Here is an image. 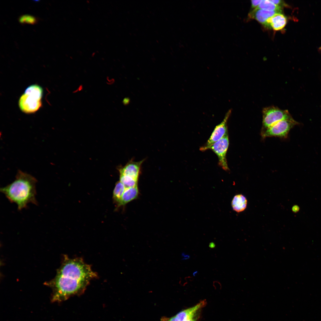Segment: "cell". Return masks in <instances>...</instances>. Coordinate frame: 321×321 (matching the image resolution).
Segmentation results:
<instances>
[{
	"mask_svg": "<svg viewBox=\"0 0 321 321\" xmlns=\"http://www.w3.org/2000/svg\"><path fill=\"white\" fill-rule=\"evenodd\" d=\"M54 278L45 284L52 288L53 302L64 300L83 293L90 281L97 276L90 266L80 258L65 256Z\"/></svg>",
	"mask_w": 321,
	"mask_h": 321,
	"instance_id": "6da1fadb",
	"label": "cell"
},
{
	"mask_svg": "<svg viewBox=\"0 0 321 321\" xmlns=\"http://www.w3.org/2000/svg\"><path fill=\"white\" fill-rule=\"evenodd\" d=\"M36 179L31 175L19 170L15 180L0 191L11 203L17 204L18 209L26 208L31 203L37 204L36 199Z\"/></svg>",
	"mask_w": 321,
	"mask_h": 321,
	"instance_id": "7a4b0ae2",
	"label": "cell"
},
{
	"mask_svg": "<svg viewBox=\"0 0 321 321\" xmlns=\"http://www.w3.org/2000/svg\"><path fill=\"white\" fill-rule=\"evenodd\" d=\"M299 124L292 117L283 120L262 130L261 135L263 138L273 136L286 138L290 129L295 125Z\"/></svg>",
	"mask_w": 321,
	"mask_h": 321,
	"instance_id": "3957f363",
	"label": "cell"
},
{
	"mask_svg": "<svg viewBox=\"0 0 321 321\" xmlns=\"http://www.w3.org/2000/svg\"><path fill=\"white\" fill-rule=\"evenodd\" d=\"M262 130L265 129L278 122L292 118L287 110H282L274 106L264 108L262 110Z\"/></svg>",
	"mask_w": 321,
	"mask_h": 321,
	"instance_id": "277c9868",
	"label": "cell"
},
{
	"mask_svg": "<svg viewBox=\"0 0 321 321\" xmlns=\"http://www.w3.org/2000/svg\"><path fill=\"white\" fill-rule=\"evenodd\" d=\"M231 113V110H229L226 113L223 121L215 126L207 142L200 147V150L204 151L210 149L215 143L221 139L228 132L227 122Z\"/></svg>",
	"mask_w": 321,
	"mask_h": 321,
	"instance_id": "5b68a950",
	"label": "cell"
},
{
	"mask_svg": "<svg viewBox=\"0 0 321 321\" xmlns=\"http://www.w3.org/2000/svg\"><path fill=\"white\" fill-rule=\"evenodd\" d=\"M229 143L228 132L221 139L215 143L210 148L217 155L218 159L219 165L224 170L226 171L229 170L226 159V154Z\"/></svg>",
	"mask_w": 321,
	"mask_h": 321,
	"instance_id": "8992f818",
	"label": "cell"
},
{
	"mask_svg": "<svg viewBox=\"0 0 321 321\" xmlns=\"http://www.w3.org/2000/svg\"><path fill=\"white\" fill-rule=\"evenodd\" d=\"M19 105L22 111L30 114L35 112L40 108L42 102L41 99L24 93L19 99Z\"/></svg>",
	"mask_w": 321,
	"mask_h": 321,
	"instance_id": "52a82bcc",
	"label": "cell"
},
{
	"mask_svg": "<svg viewBox=\"0 0 321 321\" xmlns=\"http://www.w3.org/2000/svg\"><path fill=\"white\" fill-rule=\"evenodd\" d=\"M144 160L128 162L125 166L119 169L120 174L128 176L138 180L141 165Z\"/></svg>",
	"mask_w": 321,
	"mask_h": 321,
	"instance_id": "ba28073f",
	"label": "cell"
},
{
	"mask_svg": "<svg viewBox=\"0 0 321 321\" xmlns=\"http://www.w3.org/2000/svg\"><path fill=\"white\" fill-rule=\"evenodd\" d=\"M287 21V18L284 15L281 13H277L269 18L264 25L267 27L278 31L285 27Z\"/></svg>",
	"mask_w": 321,
	"mask_h": 321,
	"instance_id": "9c48e42d",
	"label": "cell"
},
{
	"mask_svg": "<svg viewBox=\"0 0 321 321\" xmlns=\"http://www.w3.org/2000/svg\"><path fill=\"white\" fill-rule=\"evenodd\" d=\"M277 13H281L277 11H270L256 8L249 14L250 18L254 19L260 23L264 25L267 20Z\"/></svg>",
	"mask_w": 321,
	"mask_h": 321,
	"instance_id": "30bf717a",
	"label": "cell"
},
{
	"mask_svg": "<svg viewBox=\"0 0 321 321\" xmlns=\"http://www.w3.org/2000/svg\"><path fill=\"white\" fill-rule=\"evenodd\" d=\"M139 193L138 186L125 188L120 201L117 207L124 206L137 198Z\"/></svg>",
	"mask_w": 321,
	"mask_h": 321,
	"instance_id": "8fae6325",
	"label": "cell"
},
{
	"mask_svg": "<svg viewBox=\"0 0 321 321\" xmlns=\"http://www.w3.org/2000/svg\"><path fill=\"white\" fill-rule=\"evenodd\" d=\"M205 300H203L195 306L184 310L178 313L175 316L179 321H184L187 318L204 307L206 304Z\"/></svg>",
	"mask_w": 321,
	"mask_h": 321,
	"instance_id": "7c38bea8",
	"label": "cell"
},
{
	"mask_svg": "<svg viewBox=\"0 0 321 321\" xmlns=\"http://www.w3.org/2000/svg\"><path fill=\"white\" fill-rule=\"evenodd\" d=\"M247 200L246 197L241 194L235 195L231 202V205L234 210L239 213L244 211L246 208Z\"/></svg>",
	"mask_w": 321,
	"mask_h": 321,
	"instance_id": "4fadbf2b",
	"label": "cell"
},
{
	"mask_svg": "<svg viewBox=\"0 0 321 321\" xmlns=\"http://www.w3.org/2000/svg\"><path fill=\"white\" fill-rule=\"evenodd\" d=\"M125 189L124 185L119 181L116 184L113 191V198L114 202L118 206Z\"/></svg>",
	"mask_w": 321,
	"mask_h": 321,
	"instance_id": "5bb4252c",
	"label": "cell"
},
{
	"mask_svg": "<svg viewBox=\"0 0 321 321\" xmlns=\"http://www.w3.org/2000/svg\"><path fill=\"white\" fill-rule=\"evenodd\" d=\"M270 11H277L281 12V7L276 5L270 0H262L257 8Z\"/></svg>",
	"mask_w": 321,
	"mask_h": 321,
	"instance_id": "9a60e30c",
	"label": "cell"
},
{
	"mask_svg": "<svg viewBox=\"0 0 321 321\" xmlns=\"http://www.w3.org/2000/svg\"><path fill=\"white\" fill-rule=\"evenodd\" d=\"M24 93L32 95L38 99H41L43 96V90L40 86L34 84L28 87L25 90Z\"/></svg>",
	"mask_w": 321,
	"mask_h": 321,
	"instance_id": "2e32d148",
	"label": "cell"
},
{
	"mask_svg": "<svg viewBox=\"0 0 321 321\" xmlns=\"http://www.w3.org/2000/svg\"><path fill=\"white\" fill-rule=\"evenodd\" d=\"M119 181L124 185L125 188L138 186V180L128 176L120 174Z\"/></svg>",
	"mask_w": 321,
	"mask_h": 321,
	"instance_id": "e0dca14e",
	"label": "cell"
},
{
	"mask_svg": "<svg viewBox=\"0 0 321 321\" xmlns=\"http://www.w3.org/2000/svg\"><path fill=\"white\" fill-rule=\"evenodd\" d=\"M19 22L21 23L34 24L37 23L38 19L36 17L29 15H23L20 16L18 19Z\"/></svg>",
	"mask_w": 321,
	"mask_h": 321,
	"instance_id": "ac0fdd59",
	"label": "cell"
},
{
	"mask_svg": "<svg viewBox=\"0 0 321 321\" xmlns=\"http://www.w3.org/2000/svg\"><path fill=\"white\" fill-rule=\"evenodd\" d=\"M199 311L190 316L184 321H196L199 317Z\"/></svg>",
	"mask_w": 321,
	"mask_h": 321,
	"instance_id": "d6986e66",
	"label": "cell"
},
{
	"mask_svg": "<svg viewBox=\"0 0 321 321\" xmlns=\"http://www.w3.org/2000/svg\"><path fill=\"white\" fill-rule=\"evenodd\" d=\"M271 2L273 3L276 5L280 7L285 6V4L283 2V1L282 0H270Z\"/></svg>",
	"mask_w": 321,
	"mask_h": 321,
	"instance_id": "ffe728a7",
	"label": "cell"
},
{
	"mask_svg": "<svg viewBox=\"0 0 321 321\" xmlns=\"http://www.w3.org/2000/svg\"><path fill=\"white\" fill-rule=\"evenodd\" d=\"M261 1L262 0H251V4L252 7L253 8H257L259 5Z\"/></svg>",
	"mask_w": 321,
	"mask_h": 321,
	"instance_id": "44dd1931",
	"label": "cell"
},
{
	"mask_svg": "<svg viewBox=\"0 0 321 321\" xmlns=\"http://www.w3.org/2000/svg\"><path fill=\"white\" fill-rule=\"evenodd\" d=\"M292 211L294 213H297L300 210L299 207L297 205H295L293 206L292 208Z\"/></svg>",
	"mask_w": 321,
	"mask_h": 321,
	"instance_id": "7402d4cb",
	"label": "cell"
},
{
	"mask_svg": "<svg viewBox=\"0 0 321 321\" xmlns=\"http://www.w3.org/2000/svg\"><path fill=\"white\" fill-rule=\"evenodd\" d=\"M181 256L182 257V260L188 259L190 258V256L189 255L186 254L185 253L183 252L182 253Z\"/></svg>",
	"mask_w": 321,
	"mask_h": 321,
	"instance_id": "603a6c76",
	"label": "cell"
},
{
	"mask_svg": "<svg viewBox=\"0 0 321 321\" xmlns=\"http://www.w3.org/2000/svg\"><path fill=\"white\" fill-rule=\"evenodd\" d=\"M213 285L215 288H216L217 286L221 288V285L220 282L217 281H213Z\"/></svg>",
	"mask_w": 321,
	"mask_h": 321,
	"instance_id": "cb8c5ba5",
	"label": "cell"
},
{
	"mask_svg": "<svg viewBox=\"0 0 321 321\" xmlns=\"http://www.w3.org/2000/svg\"><path fill=\"white\" fill-rule=\"evenodd\" d=\"M169 321H179L175 316L169 318Z\"/></svg>",
	"mask_w": 321,
	"mask_h": 321,
	"instance_id": "d4e9b609",
	"label": "cell"
},
{
	"mask_svg": "<svg viewBox=\"0 0 321 321\" xmlns=\"http://www.w3.org/2000/svg\"><path fill=\"white\" fill-rule=\"evenodd\" d=\"M216 246L215 244L213 242H210L209 244V247L211 248H213L215 247Z\"/></svg>",
	"mask_w": 321,
	"mask_h": 321,
	"instance_id": "484cf974",
	"label": "cell"
},
{
	"mask_svg": "<svg viewBox=\"0 0 321 321\" xmlns=\"http://www.w3.org/2000/svg\"><path fill=\"white\" fill-rule=\"evenodd\" d=\"M129 100L127 98H125L123 101V103L124 105L127 104Z\"/></svg>",
	"mask_w": 321,
	"mask_h": 321,
	"instance_id": "4316f807",
	"label": "cell"
},
{
	"mask_svg": "<svg viewBox=\"0 0 321 321\" xmlns=\"http://www.w3.org/2000/svg\"><path fill=\"white\" fill-rule=\"evenodd\" d=\"M169 318L165 317H163L160 319V321H169Z\"/></svg>",
	"mask_w": 321,
	"mask_h": 321,
	"instance_id": "83f0119b",
	"label": "cell"
},
{
	"mask_svg": "<svg viewBox=\"0 0 321 321\" xmlns=\"http://www.w3.org/2000/svg\"><path fill=\"white\" fill-rule=\"evenodd\" d=\"M198 272L197 271H195L194 272H193V276H195L197 274V273H198Z\"/></svg>",
	"mask_w": 321,
	"mask_h": 321,
	"instance_id": "f1b7e54d",
	"label": "cell"
},
{
	"mask_svg": "<svg viewBox=\"0 0 321 321\" xmlns=\"http://www.w3.org/2000/svg\"><path fill=\"white\" fill-rule=\"evenodd\" d=\"M320 48V49H321V47Z\"/></svg>",
	"mask_w": 321,
	"mask_h": 321,
	"instance_id": "f546056e",
	"label": "cell"
}]
</instances>
